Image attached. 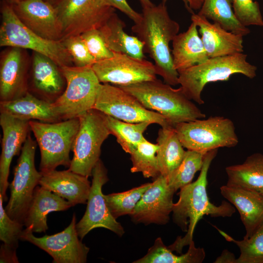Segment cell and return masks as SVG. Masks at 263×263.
Segmentation results:
<instances>
[{
    "label": "cell",
    "mask_w": 263,
    "mask_h": 263,
    "mask_svg": "<svg viewBox=\"0 0 263 263\" xmlns=\"http://www.w3.org/2000/svg\"><path fill=\"white\" fill-rule=\"evenodd\" d=\"M217 152L218 149H216L205 154L198 178L180 189L179 199L173 203V221L186 234L183 237H178L168 247L179 254H181L184 247L188 245L193 240L196 225L204 215L226 217L231 216L235 212V208L229 203L223 201L217 206L210 202L207 195V173Z\"/></svg>",
    "instance_id": "1"
},
{
    "label": "cell",
    "mask_w": 263,
    "mask_h": 263,
    "mask_svg": "<svg viewBox=\"0 0 263 263\" xmlns=\"http://www.w3.org/2000/svg\"><path fill=\"white\" fill-rule=\"evenodd\" d=\"M140 20L132 31L144 43V52L154 61L156 74L171 86L179 84V73L174 68L169 44L178 34L180 25L169 17L163 3L142 8Z\"/></svg>",
    "instance_id": "2"
},
{
    "label": "cell",
    "mask_w": 263,
    "mask_h": 263,
    "mask_svg": "<svg viewBox=\"0 0 263 263\" xmlns=\"http://www.w3.org/2000/svg\"><path fill=\"white\" fill-rule=\"evenodd\" d=\"M135 97L146 108L157 112L174 126L206 117V115L184 94L157 78L127 86H117Z\"/></svg>",
    "instance_id": "3"
},
{
    "label": "cell",
    "mask_w": 263,
    "mask_h": 263,
    "mask_svg": "<svg viewBox=\"0 0 263 263\" xmlns=\"http://www.w3.org/2000/svg\"><path fill=\"white\" fill-rule=\"evenodd\" d=\"M247 55L238 53L232 55L208 58L179 73V84L190 100L199 105L204 104L202 93L210 82L227 81L235 74L249 78L256 75L257 67L246 61Z\"/></svg>",
    "instance_id": "4"
},
{
    "label": "cell",
    "mask_w": 263,
    "mask_h": 263,
    "mask_svg": "<svg viewBox=\"0 0 263 263\" xmlns=\"http://www.w3.org/2000/svg\"><path fill=\"white\" fill-rule=\"evenodd\" d=\"M1 18V47L31 50L48 57L60 68L74 66L62 40L47 39L33 32L20 21L11 4L2 5Z\"/></svg>",
    "instance_id": "5"
},
{
    "label": "cell",
    "mask_w": 263,
    "mask_h": 263,
    "mask_svg": "<svg viewBox=\"0 0 263 263\" xmlns=\"http://www.w3.org/2000/svg\"><path fill=\"white\" fill-rule=\"evenodd\" d=\"M29 124L40 150V171H51L59 166L69 167L70 152L79 129V118L53 123L30 120Z\"/></svg>",
    "instance_id": "6"
},
{
    "label": "cell",
    "mask_w": 263,
    "mask_h": 263,
    "mask_svg": "<svg viewBox=\"0 0 263 263\" xmlns=\"http://www.w3.org/2000/svg\"><path fill=\"white\" fill-rule=\"evenodd\" d=\"M181 122L174 126L182 146L203 154L220 148H231L239 143L233 121L221 116Z\"/></svg>",
    "instance_id": "7"
},
{
    "label": "cell",
    "mask_w": 263,
    "mask_h": 263,
    "mask_svg": "<svg viewBox=\"0 0 263 263\" xmlns=\"http://www.w3.org/2000/svg\"><path fill=\"white\" fill-rule=\"evenodd\" d=\"M78 118L79 127L73 145V157L68 169L89 177L100 159L101 146L111 132L106 114L96 109L87 111Z\"/></svg>",
    "instance_id": "8"
},
{
    "label": "cell",
    "mask_w": 263,
    "mask_h": 263,
    "mask_svg": "<svg viewBox=\"0 0 263 263\" xmlns=\"http://www.w3.org/2000/svg\"><path fill=\"white\" fill-rule=\"evenodd\" d=\"M66 81L63 93L53 107L62 120L78 118L93 109L100 82L92 66L60 68Z\"/></svg>",
    "instance_id": "9"
},
{
    "label": "cell",
    "mask_w": 263,
    "mask_h": 263,
    "mask_svg": "<svg viewBox=\"0 0 263 263\" xmlns=\"http://www.w3.org/2000/svg\"><path fill=\"white\" fill-rule=\"evenodd\" d=\"M37 144L30 133L14 168L13 179L9 186L10 197L4 208L11 218L23 224L34 190L42 176L35 164Z\"/></svg>",
    "instance_id": "10"
},
{
    "label": "cell",
    "mask_w": 263,
    "mask_h": 263,
    "mask_svg": "<svg viewBox=\"0 0 263 263\" xmlns=\"http://www.w3.org/2000/svg\"><path fill=\"white\" fill-rule=\"evenodd\" d=\"M93 108L126 122L146 121L161 127H173L162 115L147 109L133 96L109 83L100 84Z\"/></svg>",
    "instance_id": "11"
},
{
    "label": "cell",
    "mask_w": 263,
    "mask_h": 263,
    "mask_svg": "<svg viewBox=\"0 0 263 263\" xmlns=\"http://www.w3.org/2000/svg\"><path fill=\"white\" fill-rule=\"evenodd\" d=\"M54 6L62 25L63 39L99 29L115 13L105 0H57Z\"/></svg>",
    "instance_id": "12"
},
{
    "label": "cell",
    "mask_w": 263,
    "mask_h": 263,
    "mask_svg": "<svg viewBox=\"0 0 263 263\" xmlns=\"http://www.w3.org/2000/svg\"><path fill=\"white\" fill-rule=\"evenodd\" d=\"M92 176V182L86 211L76 224L78 235L82 240L92 230L102 227L121 237L125 233L124 228L111 214L102 192V187L109 178L107 170L101 159L94 167Z\"/></svg>",
    "instance_id": "13"
},
{
    "label": "cell",
    "mask_w": 263,
    "mask_h": 263,
    "mask_svg": "<svg viewBox=\"0 0 263 263\" xmlns=\"http://www.w3.org/2000/svg\"><path fill=\"white\" fill-rule=\"evenodd\" d=\"M92 68L101 83L127 86L156 79L154 64L125 54L113 53L109 58L95 62Z\"/></svg>",
    "instance_id": "14"
},
{
    "label": "cell",
    "mask_w": 263,
    "mask_h": 263,
    "mask_svg": "<svg viewBox=\"0 0 263 263\" xmlns=\"http://www.w3.org/2000/svg\"><path fill=\"white\" fill-rule=\"evenodd\" d=\"M74 213L70 225L63 231L41 237L35 236L30 228L23 230L20 240L27 241L46 252L53 263H85L89 248L82 243L76 229Z\"/></svg>",
    "instance_id": "15"
},
{
    "label": "cell",
    "mask_w": 263,
    "mask_h": 263,
    "mask_svg": "<svg viewBox=\"0 0 263 263\" xmlns=\"http://www.w3.org/2000/svg\"><path fill=\"white\" fill-rule=\"evenodd\" d=\"M175 192L166 178L159 175L151 183L130 215L132 221L146 225L167 224L172 211Z\"/></svg>",
    "instance_id": "16"
},
{
    "label": "cell",
    "mask_w": 263,
    "mask_h": 263,
    "mask_svg": "<svg viewBox=\"0 0 263 263\" xmlns=\"http://www.w3.org/2000/svg\"><path fill=\"white\" fill-rule=\"evenodd\" d=\"M20 21L39 36L61 40L63 29L55 7L45 0H23L11 4Z\"/></svg>",
    "instance_id": "17"
},
{
    "label": "cell",
    "mask_w": 263,
    "mask_h": 263,
    "mask_svg": "<svg viewBox=\"0 0 263 263\" xmlns=\"http://www.w3.org/2000/svg\"><path fill=\"white\" fill-rule=\"evenodd\" d=\"M0 113V125L2 131L0 157V194L3 201H6L11 161L15 156L19 154L31 130L30 121L19 119L5 113Z\"/></svg>",
    "instance_id": "18"
},
{
    "label": "cell",
    "mask_w": 263,
    "mask_h": 263,
    "mask_svg": "<svg viewBox=\"0 0 263 263\" xmlns=\"http://www.w3.org/2000/svg\"><path fill=\"white\" fill-rule=\"evenodd\" d=\"M33 53L28 91L41 99L53 103L65 89V78L60 68L51 59Z\"/></svg>",
    "instance_id": "19"
},
{
    "label": "cell",
    "mask_w": 263,
    "mask_h": 263,
    "mask_svg": "<svg viewBox=\"0 0 263 263\" xmlns=\"http://www.w3.org/2000/svg\"><path fill=\"white\" fill-rule=\"evenodd\" d=\"M9 48L1 56L0 101L16 99L29 92V68L23 49Z\"/></svg>",
    "instance_id": "20"
},
{
    "label": "cell",
    "mask_w": 263,
    "mask_h": 263,
    "mask_svg": "<svg viewBox=\"0 0 263 263\" xmlns=\"http://www.w3.org/2000/svg\"><path fill=\"white\" fill-rule=\"evenodd\" d=\"M192 22L199 28L204 48L209 58L243 53V37L223 29L219 24L192 13Z\"/></svg>",
    "instance_id": "21"
},
{
    "label": "cell",
    "mask_w": 263,
    "mask_h": 263,
    "mask_svg": "<svg viewBox=\"0 0 263 263\" xmlns=\"http://www.w3.org/2000/svg\"><path fill=\"white\" fill-rule=\"evenodd\" d=\"M41 172L40 186L66 200L73 206L87 203L91 187L88 177L69 169Z\"/></svg>",
    "instance_id": "22"
},
{
    "label": "cell",
    "mask_w": 263,
    "mask_h": 263,
    "mask_svg": "<svg viewBox=\"0 0 263 263\" xmlns=\"http://www.w3.org/2000/svg\"><path fill=\"white\" fill-rule=\"evenodd\" d=\"M222 195L238 210L248 238L263 226V196L246 189L228 186L220 188Z\"/></svg>",
    "instance_id": "23"
},
{
    "label": "cell",
    "mask_w": 263,
    "mask_h": 263,
    "mask_svg": "<svg viewBox=\"0 0 263 263\" xmlns=\"http://www.w3.org/2000/svg\"><path fill=\"white\" fill-rule=\"evenodd\" d=\"M73 207L66 200L53 192L37 186L25 216L23 225L33 232H45L48 229L47 215L54 211H65Z\"/></svg>",
    "instance_id": "24"
},
{
    "label": "cell",
    "mask_w": 263,
    "mask_h": 263,
    "mask_svg": "<svg viewBox=\"0 0 263 263\" xmlns=\"http://www.w3.org/2000/svg\"><path fill=\"white\" fill-rule=\"evenodd\" d=\"M197 27L192 22L186 31L178 33L172 41L173 64L178 72L201 63L209 58Z\"/></svg>",
    "instance_id": "25"
},
{
    "label": "cell",
    "mask_w": 263,
    "mask_h": 263,
    "mask_svg": "<svg viewBox=\"0 0 263 263\" xmlns=\"http://www.w3.org/2000/svg\"><path fill=\"white\" fill-rule=\"evenodd\" d=\"M0 113L28 121L47 123L62 121L52 103L41 99L29 92L15 99L0 101Z\"/></svg>",
    "instance_id": "26"
},
{
    "label": "cell",
    "mask_w": 263,
    "mask_h": 263,
    "mask_svg": "<svg viewBox=\"0 0 263 263\" xmlns=\"http://www.w3.org/2000/svg\"><path fill=\"white\" fill-rule=\"evenodd\" d=\"M125 26L124 22L114 13L99 29L107 47L113 53L144 58V43L137 37L127 34L124 30Z\"/></svg>",
    "instance_id": "27"
},
{
    "label": "cell",
    "mask_w": 263,
    "mask_h": 263,
    "mask_svg": "<svg viewBox=\"0 0 263 263\" xmlns=\"http://www.w3.org/2000/svg\"><path fill=\"white\" fill-rule=\"evenodd\" d=\"M226 185L256 192L263 196V154L255 153L241 164L225 168Z\"/></svg>",
    "instance_id": "28"
},
{
    "label": "cell",
    "mask_w": 263,
    "mask_h": 263,
    "mask_svg": "<svg viewBox=\"0 0 263 263\" xmlns=\"http://www.w3.org/2000/svg\"><path fill=\"white\" fill-rule=\"evenodd\" d=\"M156 157L160 175L168 178L183 160L186 150L174 127H162L156 139Z\"/></svg>",
    "instance_id": "29"
},
{
    "label": "cell",
    "mask_w": 263,
    "mask_h": 263,
    "mask_svg": "<svg viewBox=\"0 0 263 263\" xmlns=\"http://www.w3.org/2000/svg\"><path fill=\"white\" fill-rule=\"evenodd\" d=\"M188 251L179 256L173 253L166 246L160 237L154 241L147 254L141 258L133 262V263H201L206 257L203 248L197 247L192 240L188 245Z\"/></svg>",
    "instance_id": "30"
},
{
    "label": "cell",
    "mask_w": 263,
    "mask_h": 263,
    "mask_svg": "<svg viewBox=\"0 0 263 263\" xmlns=\"http://www.w3.org/2000/svg\"><path fill=\"white\" fill-rule=\"evenodd\" d=\"M232 0H204L197 13L219 24L223 29L243 37L249 29L238 19L232 9Z\"/></svg>",
    "instance_id": "31"
},
{
    "label": "cell",
    "mask_w": 263,
    "mask_h": 263,
    "mask_svg": "<svg viewBox=\"0 0 263 263\" xmlns=\"http://www.w3.org/2000/svg\"><path fill=\"white\" fill-rule=\"evenodd\" d=\"M106 120L111 134L113 135L118 143L126 152L130 154L146 138L143 133L149 126V122L129 123L109 115Z\"/></svg>",
    "instance_id": "32"
},
{
    "label": "cell",
    "mask_w": 263,
    "mask_h": 263,
    "mask_svg": "<svg viewBox=\"0 0 263 263\" xmlns=\"http://www.w3.org/2000/svg\"><path fill=\"white\" fill-rule=\"evenodd\" d=\"M158 149L157 144H153L146 139L140 143L130 153L131 172H141L147 178L155 179L160 175L156 157Z\"/></svg>",
    "instance_id": "33"
},
{
    "label": "cell",
    "mask_w": 263,
    "mask_h": 263,
    "mask_svg": "<svg viewBox=\"0 0 263 263\" xmlns=\"http://www.w3.org/2000/svg\"><path fill=\"white\" fill-rule=\"evenodd\" d=\"M205 155L194 150H186L179 165L166 178L170 188L176 192L191 183L195 173L202 169Z\"/></svg>",
    "instance_id": "34"
},
{
    "label": "cell",
    "mask_w": 263,
    "mask_h": 263,
    "mask_svg": "<svg viewBox=\"0 0 263 263\" xmlns=\"http://www.w3.org/2000/svg\"><path fill=\"white\" fill-rule=\"evenodd\" d=\"M151 183H147L126 191L104 195L107 207L116 219L119 217L131 215Z\"/></svg>",
    "instance_id": "35"
},
{
    "label": "cell",
    "mask_w": 263,
    "mask_h": 263,
    "mask_svg": "<svg viewBox=\"0 0 263 263\" xmlns=\"http://www.w3.org/2000/svg\"><path fill=\"white\" fill-rule=\"evenodd\" d=\"M221 235L229 242H233L239 248L240 255L236 263H263V226L252 236L242 240H236L218 229Z\"/></svg>",
    "instance_id": "36"
},
{
    "label": "cell",
    "mask_w": 263,
    "mask_h": 263,
    "mask_svg": "<svg viewBox=\"0 0 263 263\" xmlns=\"http://www.w3.org/2000/svg\"><path fill=\"white\" fill-rule=\"evenodd\" d=\"M3 202L0 194V240L5 244L17 249L24 225L9 216L3 206Z\"/></svg>",
    "instance_id": "37"
},
{
    "label": "cell",
    "mask_w": 263,
    "mask_h": 263,
    "mask_svg": "<svg viewBox=\"0 0 263 263\" xmlns=\"http://www.w3.org/2000/svg\"><path fill=\"white\" fill-rule=\"evenodd\" d=\"M61 40L70 55L75 66H92L96 62L80 35L70 36Z\"/></svg>",
    "instance_id": "38"
},
{
    "label": "cell",
    "mask_w": 263,
    "mask_h": 263,
    "mask_svg": "<svg viewBox=\"0 0 263 263\" xmlns=\"http://www.w3.org/2000/svg\"><path fill=\"white\" fill-rule=\"evenodd\" d=\"M235 16L244 26H263V19L257 1L253 0H232Z\"/></svg>",
    "instance_id": "39"
},
{
    "label": "cell",
    "mask_w": 263,
    "mask_h": 263,
    "mask_svg": "<svg viewBox=\"0 0 263 263\" xmlns=\"http://www.w3.org/2000/svg\"><path fill=\"white\" fill-rule=\"evenodd\" d=\"M80 36L96 62L113 56V53L107 47L99 29L87 31Z\"/></svg>",
    "instance_id": "40"
},
{
    "label": "cell",
    "mask_w": 263,
    "mask_h": 263,
    "mask_svg": "<svg viewBox=\"0 0 263 263\" xmlns=\"http://www.w3.org/2000/svg\"><path fill=\"white\" fill-rule=\"evenodd\" d=\"M105 1L111 7L123 13L134 23L137 22L141 19L142 14L133 10L126 0H105Z\"/></svg>",
    "instance_id": "41"
},
{
    "label": "cell",
    "mask_w": 263,
    "mask_h": 263,
    "mask_svg": "<svg viewBox=\"0 0 263 263\" xmlns=\"http://www.w3.org/2000/svg\"><path fill=\"white\" fill-rule=\"evenodd\" d=\"M0 263H19L16 255V249L3 244L0 249Z\"/></svg>",
    "instance_id": "42"
},
{
    "label": "cell",
    "mask_w": 263,
    "mask_h": 263,
    "mask_svg": "<svg viewBox=\"0 0 263 263\" xmlns=\"http://www.w3.org/2000/svg\"><path fill=\"white\" fill-rule=\"evenodd\" d=\"M236 258L233 253L228 250H224L221 255L217 258L215 263H236Z\"/></svg>",
    "instance_id": "43"
},
{
    "label": "cell",
    "mask_w": 263,
    "mask_h": 263,
    "mask_svg": "<svg viewBox=\"0 0 263 263\" xmlns=\"http://www.w3.org/2000/svg\"><path fill=\"white\" fill-rule=\"evenodd\" d=\"M168 0H162V3L166 4ZM185 5L187 9L192 14L193 13L192 10L190 8L188 4V0H182ZM141 4L142 8H146L148 7L151 6L153 5V4L150 1V0H139Z\"/></svg>",
    "instance_id": "44"
},
{
    "label": "cell",
    "mask_w": 263,
    "mask_h": 263,
    "mask_svg": "<svg viewBox=\"0 0 263 263\" xmlns=\"http://www.w3.org/2000/svg\"><path fill=\"white\" fill-rule=\"evenodd\" d=\"M189 6L192 10L200 9L204 0H188Z\"/></svg>",
    "instance_id": "45"
},
{
    "label": "cell",
    "mask_w": 263,
    "mask_h": 263,
    "mask_svg": "<svg viewBox=\"0 0 263 263\" xmlns=\"http://www.w3.org/2000/svg\"><path fill=\"white\" fill-rule=\"evenodd\" d=\"M9 0L10 1L11 4H13V3H16L20 1H22L23 0Z\"/></svg>",
    "instance_id": "46"
},
{
    "label": "cell",
    "mask_w": 263,
    "mask_h": 263,
    "mask_svg": "<svg viewBox=\"0 0 263 263\" xmlns=\"http://www.w3.org/2000/svg\"><path fill=\"white\" fill-rule=\"evenodd\" d=\"M46 0V1H48V2H50V3H51V1H56L57 0Z\"/></svg>",
    "instance_id": "47"
}]
</instances>
